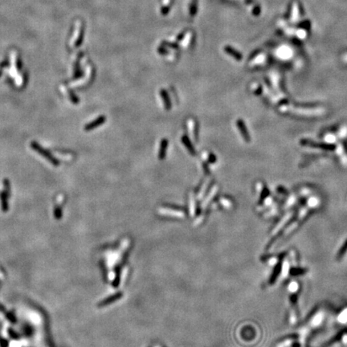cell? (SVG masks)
<instances>
[{
    "mask_svg": "<svg viewBox=\"0 0 347 347\" xmlns=\"http://www.w3.org/2000/svg\"><path fill=\"white\" fill-rule=\"evenodd\" d=\"M167 147H168V141L166 139H163V140L161 141V143H160V149H159V152H158V157H159V159L162 160L165 158Z\"/></svg>",
    "mask_w": 347,
    "mask_h": 347,
    "instance_id": "obj_7",
    "label": "cell"
},
{
    "mask_svg": "<svg viewBox=\"0 0 347 347\" xmlns=\"http://www.w3.org/2000/svg\"><path fill=\"white\" fill-rule=\"evenodd\" d=\"M217 190H218V186H213V188L211 189V190H210V194H208V196H207V198L205 199V202H203V206L204 205H206L207 202H210V200L211 199V198H213L214 195H215V194H216Z\"/></svg>",
    "mask_w": 347,
    "mask_h": 347,
    "instance_id": "obj_10",
    "label": "cell"
},
{
    "mask_svg": "<svg viewBox=\"0 0 347 347\" xmlns=\"http://www.w3.org/2000/svg\"><path fill=\"white\" fill-rule=\"evenodd\" d=\"M105 120H106V118H105V116H99L98 118H96V119H95L94 120H92V122H90L89 124L86 125L85 127H84V129H85L86 131L92 130V129H94L95 128H96V127L100 126V125L104 124V121H105Z\"/></svg>",
    "mask_w": 347,
    "mask_h": 347,
    "instance_id": "obj_3",
    "label": "cell"
},
{
    "mask_svg": "<svg viewBox=\"0 0 347 347\" xmlns=\"http://www.w3.org/2000/svg\"><path fill=\"white\" fill-rule=\"evenodd\" d=\"M335 140H336V136L333 134H327L325 137V141L329 143L333 142Z\"/></svg>",
    "mask_w": 347,
    "mask_h": 347,
    "instance_id": "obj_11",
    "label": "cell"
},
{
    "mask_svg": "<svg viewBox=\"0 0 347 347\" xmlns=\"http://www.w3.org/2000/svg\"><path fill=\"white\" fill-rule=\"evenodd\" d=\"M236 125H237V127L239 128V132H240L241 135H242V137H243V139H244L245 141H249V135H248V133H247V128H246V126H245L244 123H243V120H237Z\"/></svg>",
    "mask_w": 347,
    "mask_h": 347,
    "instance_id": "obj_4",
    "label": "cell"
},
{
    "mask_svg": "<svg viewBox=\"0 0 347 347\" xmlns=\"http://www.w3.org/2000/svg\"><path fill=\"white\" fill-rule=\"evenodd\" d=\"M187 127L188 132L190 134V137L193 141H196V131H195V121L194 119L190 118L187 120Z\"/></svg>",
    "mask_w": 347,
    "mask_h": 347,
    "instance_id": "obj_5",
    "label": "cell"
},
{
    "mask_svg": "<svg viewBox=\"0 0 347 347\" xmlns=\"http://www.w3.org/2000/svg\"><path fill=\"white\" fill-rule=\"evenodd\" d=\"M210 182H211V180L208 179V180H206V182H205L204 183L202 184V188H201L200 190H199V192H198V197H199V198H201V197H202V195H203V194H205V192L206 191V190H207V188H208V186H210Z\"/></svg>",
    "mask_w": 347,
    "mask_h": 347,
    "instance_id": "obj_9",
    "label": "cell"
},
{
    "mask_svg": "<svg viewBox=\"0 0 347 347\" xmlns=\"http://www.w3.org/2000/svg\"><path fill=\"white\" fill-rule=\"evenodd\" d=\"M343 59H344V61L346 62V63H347V54H346V55H344V58H343Z\"/></svg>",
    "mask_w": 347,
    "mask_h": 347,
    "instance_id": "obj_12",
    "label": "cell"
},
{
    "mask_svg": "<svg viewBox=\"0 0 347 347\" xmlns=\"http://www.w3.org/2000/svg\"><path fill=\"white\" fill-rule=\"evenodd\" d=\"M160 95H161L162 101H163L164 106H165V108H166L167 110H169V108H171V102H170V99H169V95H168V93L166 92V91L164 89H161V91H160Z\"/></svg>",
    "mask_w": 347,
    "mask_h": 347,
    "instance_id": "obj_6",
    "label": "cell"
},
{
    "mask_svg": "<svg viewBox=\"0 0 347 347\" xmlns=\"http://www.w3.org/2000/svg\"><path fill=\"white\" fill-rule=\"evenodd\" d=\"M182 141L184 144V145L186 147V149H188L189 153H190V154H192V155H194V154H195V150H194V146H193L192 143L190 142V141L189 140V138H188L186 136H182Z\"/></svg>",
    "mask_w": 347,
    "mask_h": 347,
    "instance_id": "obj_8",
    "label": "cell"
},
{
    "mask_svg": "<svg viewBox=\"0 0 347 347\" xmlns=\"http://www.w3.org/2000/svg\"><path fill=\"white\" fill-rule=\"evenodd\" d=\"M280 111L284 112H290V113H292V114L305 116H320V115H322L325 112V109L323 108H299V107H294L292 105H283V106L280 107Z\"/></svg>",
    "mask_w": 347,
    "mask_h": 347,
    "instance_id": "obj_1",
    "label": "cell"
},
{
    "mask_svg": "<svg viewBox=\"0 0 347 347\" xmlns=\"http://www.w3.org/2000/svg\"><path fill=\"white\" fill-rule=\"evenodd\" d=\"M31 147H32L33 149H35V151L38 152L39 153H40L41 155L43 156V157H45L47 160H48L49 162H51L52 165H59V161H57L53 156H51V154H50V153H49L48 151H47L46 149H43V148H42L39 145H38L36 142L33 141V142H31Z\"/></svg>",
    "mask_w": 347,
    "mask_h": 347,
    "instance_id": "obj_2",
    "label": "cell"
}]
</instances>
